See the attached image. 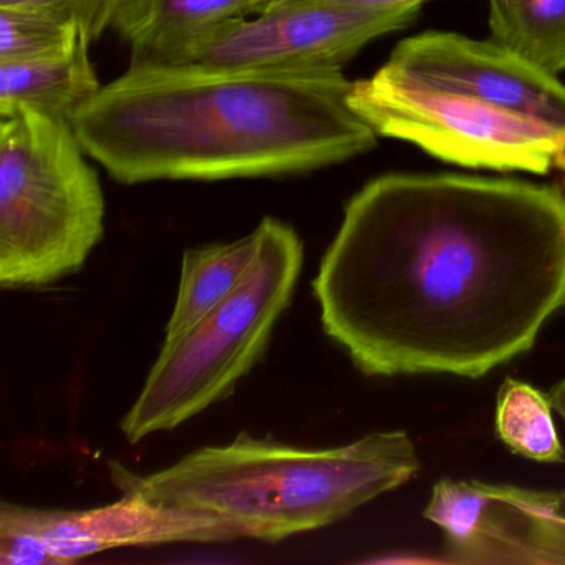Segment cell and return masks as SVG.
<instances>
[{"instance_id": "obj_14", "label": "cell", "mask_w": 565, "mask_h": 565, "mask_svg": "<svg viewBox=\"0 0 565 565\" xmlns=\"http://www.w3.org/2000/svg\"><path fill=\"white\" fill-rule=\"evenodd\" d=\"M495 431L515 455L537 462L565 461L548 396L534 386L505 379L495 405Z\"/></svg>"}, {"instance_id": "obj_8", "label": "cell", "mask_w": 565, "mask_h": 565, "mask_svg": "<svg viewBox=\"0 0 565 565\" xmlns=\"http://www.w3.org/2000/svg\"><path fill=\"white\" fill-rule=\"evenodd\" d=\"M239 539L217 515L124 492V498L85 511L25 508L2 502L0 564H74L128 545L224 542Z\"/></svg>"}, {"instance_id": "obj_6", "label": "cell", "mask_w": 565, "mask_h": 565, "mask_svg": "<svg viewBox=\"0 0 565 565\" xmlns=\"http://www.w3.org/2000/svg\"><path fill=\"white\" fill-rule=\"evenodd\" d=\"M259 254L239 289L190 332L164 342L120 428L131 445L170 431L226 399L263 359L292 302L303 244L292 226L264 217Z\"/></svg>"}, {"instance_id": "obj_4", "label": "cell", "mask_w": 565, "mask_h": 565, "mask_svg": "<svg viewBox=\"0 0 565 565\" xmlns=\"http://www.w3.org/2000/svg\"><path fill=\"white\" fill-rule=\"evenodd\" d=\"M418 471L412 438L383 431L320 449L241 435L151 475L118 466L114 478L124 492L217 515L239 539L279 542L342 521Z\"/></svg>"}, {"instance_id": "obj_19", "label": "cell", "mask_w": 565, "mask_h": 565, "mask_svg": "<svg viewBox=\"0 0 565 565\" xmlns=\"http://www.w3.org/2000/svg\"><path fill=\"white\" fill-rule=\"evenodd\" d=\"M564 188H565V178H564Z\"/></svg>"}, {"instance_id": "obj_3", "label": "cell", "mask_w": 565, "mask_h": 565, "mask_svg": "<svg viewBox=\"0 0 565 565\" xmlns=\"http://www.w3.org/2000/svg\"><path fill=\"white\" fill-rule=\"evenodd\" d=\"M352 110L379 137L465 168L565 171V85L494 41L425 32L396 45Z\"/></svg>"}, {"instance_id": "obj_15", "label": "cell", "mask_w": 565, "mask_h": 565, "mask_svg": "<svg viewBox=\"0 0 565 565\" xmlns=\"http://www.w3.org/2000/svg\"><path fill=\"white\" fill-rule=\"evenodd\" d=\"M84 32L31 9L0 8V62H31L65 54Z\"/></svg>"}, {"instance_id": "obj_16", "label": "cell", "mask_w": 565, "mask_h": 565, "mask_svg": "<svg viewBox=\"0 0 565 565\" xmlns=\"http://www.w3.org/2000/svg\"><path fill=\"white\" fill-rule=\"evenodd\" d=\"M0 8L31 9L72 22L94 44L110 31L115 0H0Z\"/></svg>"}, {"instance_id": "obj_11", "label": "cell", "mask_w": 565, "mask_h": 565, "mask_svg": "<svg viewBox=\"0 0 565 565\" xmlns=\"http://www.w3.org/2000/svg\"><path fill=\"white\" fill-rule=\"evenodd\" d=\"M250 8L253 0H115L110 31L130 44L131 62H141L227 19L250 15Z\"/></svg>"}, {"instance_id": "obj_7", "label": "cell", "mask_w": 565, "mask_h": 565, "mask_svg": "<svg viewBox=\"0 0 565 565\" xmlns=\"http://www.w3.org/2000/svg\"><path fill=\"white\" fill-rule=\"evenodd\" d=\"M425 2L299 0L227 19L141 62L230 71L342 68L370 42L408 28Z\"/></svg>"}, {"instance_id": "obj_18", "label": "cell", "mask_w": 565, "mask_h": 565, "mask_svg": "<svg viewBox=\"0 0 565 565\" xmlns=\"http://www.w3.org/2000/svg\"><path fill=\"white\" fill-rule=\"evenodd\" d=\"M552 403H554L555 412L564 416L565 419V385H562L561 388L555 392L554 402Z\"/></svg>"}, {"instance_id": "obj_10", "label": "cell", "mask_w": 565, "mask_h": 565, "mask_svg": "<svg viewBox=\"0 0 565 565\" xmlns=\"http://www.w3.org/2000/svg\"><path fill=\"white\" fill-rule=\"evenodd\" d=\"M82 34L65 54L31 62H0V117L19 108L72 120L104 85Z\"/></svg>"}, {"instance_id": "obj_1", "label": "cell", "mask_w": 565, "mask_h": 565, "mask_svg": "<svg viewBox=\"0 0 565 565\" xmlns=\"http://www.w3.org/2000/svg\"><path fill=\"white\" fill-rule=\"evenodd\" d=\"M327 335L369 376L479 379L565 307L561 188L385 174L362 188L312 280Z\"/></svg>"}, {"instance_id": "obj_9", "label": "cell", "mask_w": 565, "mask_h": 565, "mask_svg": "<svg viewBox=\"0 0 565 565\" xmlns=\"http://www.w3.org/2000/svg\"><path fill=\"white\" fill-rule=\"evenodd\" d=\"M426 519L462 564H565V495L555 491L441 479Z\"/></svg>"}, {"instance_id": "obj_2", "label": "cell", "mask_w": 565, "mask_h": 565, "mask_svg": "<svg viewBox=\"0 0 565 565\" xmlns=\"http://www.w3.org/2000/svg\"><path fill=\"white\" fill-rule=\"evenodd\" d=\"M340 67L230 71L131 62L72 117L118 183L287 177L373 150Z\"/></svg>"}, {"instance_id": "obj_13", "label": "cell", "mask_w": 565, "mask_h": 565, "mask_svg": "<svg viewBox=\"0 0 565 565\" xmlns=\"http://www.w3.org/2000/svg\"><path fill=\"white\" fill-rule=\"evenodd\" d=\"M492 41L529 64L565 72V0H489Z\"/></svg>"}, {"instance_id": "obj_5", "label": "cell", "mask_w": 565, "mask_h": 565, "mask_svg": "<svg viewBox=\"0 0 565 565\" xmlns=\"http://www.w3.org/2000/svg\"><path fill=\"white\" fill-rule=\"evenodd\" d=\"M71 121L19 108L0 117V286L78 273L105 234L100 178Z\"/></svg>"}, {"instance_id": "obj_17", "label": "cell", "mask_w": 565, "mask_h": 565, "mask_svg": "<svg viewBox=\"0 0 565 565\" xmlns=\"http://www.w3.org/2000/svg\"><path fill=\"white\" fill-rule=\"evenodd\" d=\"M289 2H299V0H253L250 15L260 14L269 11L277 6L289 4ZM349 2H362V4H392V2H403V0H349Z\"/></svg>"}, {"instance_id": "obj_12", "label": "cell", "mask_w": 565, "mask_h": 565, "mask_svg": "<svg viewBox=\"0 0 565 565\" xmlns=\"http://www.w3.org/2000/svg\"><path fill=\"white\" fill-rule=\"evenodd\" d=\"M259 246L260 234L256 227L233 243L193 247L184 253L180 290L164 329V342H174L190 332L239 289L256 263Z\"/></svg>"}]
</instances>
